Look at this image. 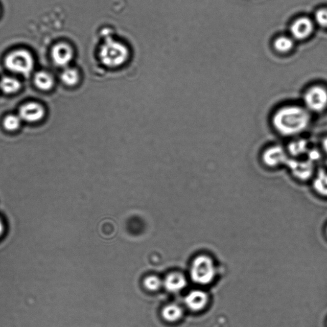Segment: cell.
<instances>
[{"instance_id": "1", "label": "cell", "mask_w": 327, "mask_h": 327, "mask_svg": "<svg viewBox=\"0 0 327 327\" xmlns=\"http://www.w3.org/2000/svg\"><path fill=\"white\" fill-rule=\"evenodd\" d=\"M311 121V112L304 106L287 105L273 113L272 124L278 134L293 137L308 129Z\"/></svg>"}, {"instance_id": "2", "label": "cell", "mask_w": 327, "mask_h": 327, "mask_svg": "<svg viewBox=\"0 0 327 327\" xmlns=\"http://www.w3.org/2000/svg\"><path fill=\"white\" fill-rule=\"evenodd\" d=\"M100 58L105 65L110 68L121 66L129 58V51L122 43L109 40L102 46Z\"/></svg>"}, {"instance_id": "3", "label": "cell", "mask_w": 327, "mask_h": 327, "mask_svg": "<svg viewBox=\"0 0 327 327\" xmlns=\"http://www.w3.org/2000/svg\"><path fill=\"white\" fill-rule=\"evenodd\" d=\"M216 273V267L211 258L200 255L194 260L191 268V276L194 282L208 285L213 281Z\"/></svg>"}, {"instance_id": "4", "label": "cell", "mask_w": 327, "mask_h": 327, "mask_svg": "<svg viewBox=\"0 0 327 327\" xmlns=\"http://www.w3.org/2000/svg\"><path fill=\"white\" fill-rule=\"evenodd\" d=\"M303 106L310 112L319 113L327 107V89L314 85L307 89L303 96Z\"/></svg>"}, {"instance_id": "5", "label": "cell", "mask_w": 327, "mask_h": 327, "mask_svg": "<svg viewBox=\"0 0 327 327\" xmlns=\"http://www.w3.org/2000/svg\"><path fill=\"white\" fill-rule=\"evenodd\" d=\"M5 65L14 73L27 75L33 69L32 56L24 50L14 51L7 56Z\"/></svg>"}, {"instance_id": "6", "label": "cell", "mask_w": 327, "mask_h": 327, "mask_svg": "<svg viewBox=\"0 0 327 327\" xmlns=\"http://www.w3.org/2000/svg\"><path fill=\"white\" fill-rule=\"evenodd\" d=\"M287 150L280 145H273L263 151L262 159L263 164L269 168L285 165L289 160Z\"/></svg>"}, {"instance_id": "7", "label": "cell", "mask_w": 327, "mask_h": 327, "mask_svg": "<svg viewBox=\"0 0 327 327\" xmlns=\"http://www.w3.org/2000/svg\"><path fill=\"white\" fill-rule=\"evenodd\" d=\"M286 166L292 175L300 180H308L314 174V164L308 159L298 160L295 158H290Z\"/></svg>"}, {"instance_id": "8", "label": "cell", "mask_w": 327, "mask_h": 327, "mask_svg": "<svg viewBox=\"0 0 327 327\" xmlns=\"http://www.w3.org/2000/svg\"><path fill=\"white\" fill-rule=\"evenodd\" d=\"M73 57L72 48L66 43H61L53 48L52 58L56 65L60 66L67 65Z\"/></svg>"}, {"instance_id": "9", "label": "cell", "mask_w": 327, "mask_h": 327, "mask_svg": "<svg viewBox=\"0 0 327 327\" xmlns=\"http://www.w3.org/2000/svg\"><path fill=\"white\" fill-rule=\"evenodd\" d=\"M313 25L308 18L302 17L296 20L291 27V33L296 39H303L311 34Z\"/></svg>"}, {"instance_id": "10", "label": "cell", "mask_w": 327, "mask_h": 327, "mask_svg": "<svg viewBox=\"0 0 327 327\" xmlns=\"http://www.w3.org/2000/svg\"><path fill=\"white\" fill-rule=\"evenodd\" d=\"M19 114L20 119L25 121L33 122L42 119L44 111L39 104L30 103L25 105L20 108Z\"/></svg>"}, {"instance_id": "11", "label": "cell", "mask_w": 327, "mask_h": 327, "mask_svg": "<svg viewBox=\"0 0 327 327\" xmlns=\"http://www.w3.org/2000/svg\"><path fill=\"white\" fill-rule=\"evenodd\" d=\"M186 305L193 311H199L203 309L208 302V296L203 291H192L185 298Z\"/></svg>"}, {"instance_id": "12", "label": "cell", "mask_w": 327, "mask_h": 327, "mask_svg": "<svg viewBox=\"0 0 327 327\" xmlns=\"http://www.w3.org/2000/svg\"><path fill=\"white\" fill-rule=\"evenodd\" d=\"M309 150V143L305 139H297L289 143L287 152L293 158L305 155Z\"/></svg>"}, {"instance_id": "13", "label": "cell", "mask_w": 327, "mask_h": 327, "mask_svg": "<svg viewBox=\"0 0 327 327\" xmlns=\"http://www.w3.org/2000/svg\"><path fill=\"white\" fill-rule=\"evenodd\" d=\"M165 286L169 291H180L186 286L185 277L180 273H173L169 275L165 281Z\"/></svg>"}, {"instance_id": "14", "label": "cell", "mask_w": 327, "mask_h": 327, "mask_svg": "<svg viewBox=\"0 0 327 327\" xmlns=\"http://www.w3.org/2000/svg\"><path fill=\"white\" fill-rule=\"evenodd\" d=\"M313 188L320 195L327 196V173L320 170L317 173L313 180Z\"/></svg>"}, {"instance_id": "15", "label": "cell", "mask_w": 327, "mask_h": 327, "mask_svg": "<svg viewBox=\"0 0 327 327\" xmlns=\"http://www.w3.org/2000/svg\"><path fill=\"white\" fill-rule=\"evenodd\" d=\"M35 83L38 88L47 90L53 86V80L50 74L45 72H39L35 75Z\"/></svg>"}, {"instance_id": "16", "label": "cell", "mask_w": 327, "mask_h": 327, "mask_svg": "<svg viewBox=\"0 0 327 327\" xmlns=\"http://www.w3.org/2000/svg\"><path fill=\"white\" fill-rule=\"evenodd\" d=\"M162 316L167 321H177L182 316V311L177 306L170 305L163 309Z\"/></svg>"}, {"instance_id": "17", "label": "cell", "mask_w": 327, "mask_h": 327, "mask_svg": "<svg viewBox=\"0 0 327 327\" xmlns=\"http://www.w3.org/2000/svg\"><path fill=\"white\" fill-rule=\"evenodd\" d=\"M61 80L68 86H74L78 83L79 76L78 72L74 68H66L61 74Z\"/></svg>"}, {"instance_id": "18", "label": "cell", "mask_w": 327, "mask_h": 327, "mask_svg": "<svg viewBox=\"0 0 327 327\" xmlns=\"http://www.w3.org/2000/svg\"><path fill=\"white\" fill-rule=\"evenodd\" d=\"M0 86L5 93L12 94L19 89L20 83L17 79L7 77L2 79Z\"/></svg>"}, {"instance_id": "19", "label": "cell", "mask_w": 327, "mask_h": 327, "mask_svg": "<svg viewBox=\"0 0 327 327\" xmlns=\"http://www.w3.org/2000/svg\"><path fill=\"white\" fill-rule=\"evenodd\" d=\"M293 42L290 38L281 37L275 41L274 46L276 50L279 52H287L293 48Z\"/></svg>"}, {"instance_id": "20", "label": "cell", "mask_w": 327, "mask_h": 327, "mask_svg": "<svg viewBox=\"0 0 327 327\" xmlns=\"http://www.w3.org/2000/svg\"><path fill=\"white\" fill-rule=\"evenodd\" d=\"M4 124L7 130L17 129L20 125V119L19 117L14 116V115H10L5 119Z\"/></svg>"}, {"instance_id": "21", "label": "cell", "mask_w": 327, "mask_h": 327, "mask_svg": "<svg viewBox=\"0 0 327 327\" xmlns=\"http://www.w3.org/2000/svg\"><path fill=\"white\" fill-rule=\"evenodd\" d=\"M160 284L159 278L154 277V276L148 277L145 281L146 287L150 290H157V289L160 287Z\"/></svg>"}, {"instance_id": "22", "label": "cell", "mask_w": 327, "mask_h": 327, "mask_svg": "<svg viewBox=\"0 0 327 327\" xmlns=\"http://www.w3.org/2000/svg\"><path fill=\"white\" fill-rule=\"evenodd\" d=\"M316 20L317 22L322 27L327 28V10H318L316 14Z\"/></svg>"}, {"instance_id": "23", "label": "cell", "mask_w": 327, "mask_h": 327, "mask_svg": "<svg viewBox=\"0 0 327 327\" xmlns=\"http://www.w3.org/2000/svg\"><path fill=\"white\" fill-rule=\"evenodd\" d=\"M307 159L311 161L313 163L316 161H318L320 159L321 153L318 150L315 149V148H309L308 152L307 153Z\"/></svg>"}, {"instance_id": "24", "label": "cell", "mask_w": 327, "mask_h": 327, "mask_svg": "<svg viewBox=\"0 0 327 327\" xmlns=\"http://www.w3.org/2000/svg\"><path fill=\"white\" fill-rule=\"evenodd\" d=\"M322 147H323L324 152L327 153V137L324 138L323 142H322Z\"/></svg>"}, {"instance_id": "25", "label": "cell", "mask_w": 327, "mask_h": 327, "mask_svg": "<svg viewBox=\"0 0 327 327\" xmlns=\"http://www.w3.org/2000/svg\"><path fill=\"white\" fill-rule=\"evenodd\" d=\"M3 231H4V224H3L2 220L0 219V235H2Z\"/></svg>"}]
</instances>
